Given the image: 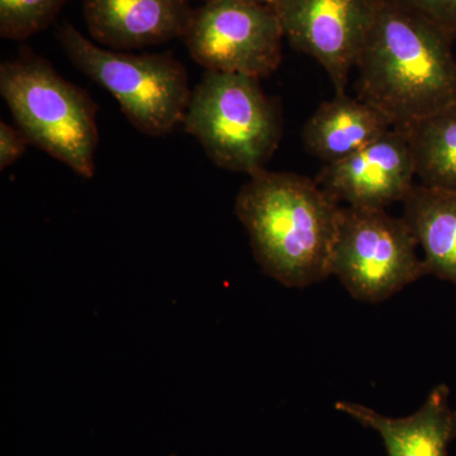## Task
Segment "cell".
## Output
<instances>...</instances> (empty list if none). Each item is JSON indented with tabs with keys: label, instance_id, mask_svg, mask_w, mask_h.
Returning <instances> with one entry per match:
<instances>
[{
	"label": "cell",
	"instance_id": "6da1fadb",
	"mask_svg": "<svg viewBox=\"0 0 456 456\" xmlns=\"http://www.w3.org/2000/svg\"><path fill=\"white\" fill-rule=\"evenodd\" d=\"M455 38L426 18L378 0L360 53L358 98L403 128L456 102Z\"/></svg>",
	"mask_w": 456,
	"mask_h": 456
},
{
	"label": "cell",
	"instance_id": "7a4b0ae2",
	"mask_svg": "<svg viewBox=\"0 0 456 456\" xmlns=\"http://www.w3.org/2000/svg\"><path fill=\"white\" fill-rule=\"evenodd\" d=\"M340 209L316 179L265 169L250 175L235 204L261 270L289 288L331 275Z\"/></svg>",
	"mask_w": 456,
	"mask_h": 456
},
{
	"label": "cell",
	"instance_id": "3957f363",
	"mask_svg": "<svg viewBox=\"0 0 456 456\" xmlns=\"http://www.w3.org/2000/svg\"><path fill=\"white\" fill-rule=\"evenodd\" d=\"M0 94L31 145L83 178L94 176L98 106L86 90L49 60L25 53L0 65Z\"/></svg>",
	"mask_w": 456,
	"mask_h": 456
},
{
	"label": "cell",
	"instance_id": "277c9868",
	"mask_svg": "<svg viewBox=\"0 0 456 456\" xmlns=\"http://www.w3.org/2000/svg\"><path fill=\"white\" fill-rule=\"evenodd\" d=\"M185 131L221 169L248 176L265 169L283 136V114L260 80L206 70L191 92Z\"/></svg>",
	"mask_w": 456,
	"mask_h": 456
},
{
	"label": "cell",
	"instance_id": "5b68a950",
	"mask_svg": "<svg viewBox=\"0 0 456 456\" xmlns=\"http://www.w3.org/2000/svg\"><path fill=\"white\" fill-rule=\"evenodd\" d=\"M57 38L75 68L110 92L126 118L147 136H165L184 121L191 90L173 53H123L99 47L70 23Z\"/></svg>",
	"mask_w": 456,
	"mask_h": 456
},
{
	"label": "cell",
	"instance_id": "8992f818",
	"mask_svg": "<svg viewBox=\"0 0 456 456\" xmlns=\"http://www.w3.org/2000/svg\"><path fill=\"white\" fill-rule=\"evenodd\" d=\"M416 237L386 209L344 206L330 273L356 301L379 303L428 274Z\"/></svg>",
	"mask_w": 456,
	"mask_h": 456
},
{
	"label": "cell",
	"instance_id": "52a82bcc",
	"mask_svg": "<svg viewBox=\"0 0 456 456\" xmlns=\"http://www.w3.org/2000/svg\"><path fill=\"white\" fill-rule=\"evenodd\" d=\"M284 32L270 3L211 0L194 9L184 40L206 70L264 79L281 62Z\"/></svg>",
	"mask_w": 456,
	"mask_h": 456
},
{
	"label": "cell",
	"instance_id": "ba28073f",
	"mask_svg": "<svg viewBox=\"0 0 456 456\" xmlns=\"http://www.w3.org/2000/svg\"><path fill=\"white\" fill-rule=\"evenodd\" d=\"M270 4L288 42L322 66L335 94L346 93L378 0H270Z\"/></svg>",
	"mask_w": 456,
	"mask_h": 456
},
{
	"label": "cell",
	"instance_id": "9c48e42d",
	"mask_svg": "<svg viewBox=\"0 0 456 456\" xmlns=\"http://www.w3.org/2000/svg\"><path fill=\"white\" fill-rule=\"evenodd\" d=\"M415 178V158L406 132L392 127L353 155L326 164L316 182L340 204L387 209L403 202Z\"/></svg>",
	"mask_w": 456,
	"mask_h": 456
},
{
	"label": "cell",
	"instance_id": "30bf717a",
	"mask_svg": "<svg viewBox=\"0 0 456 456\" xmlns=\"http://www.w3.org/2000/svg\"><path fill=\"white\" fill-rule=\"evenodd\" d=\"M191 0H83L93 40L108 49H143L184 38Z\"/></svg>",
	"mask_w": 456,
	"mask_h": 456
},
{
	"label": "cell",
	"instance_id": "8fae6325",
	"mask_svg": "<svg viewBox=\"0 0 456 456\" xmlns=\"http://www.w3.org/2000/svg\"><path fill=\"white\" fill-rule=\"evenodd\" d=\"M449 395L448 386L439 384L415 413L397 419L353 402H336L335 408L377 431L388 456H446L456 439V410Z\"/></svg>",
	"mask_w": 456,
	"mask_h": 456
},
{
	"label": "cell",
	"instance_id": "7c38bea8",
	"mask_svg": "<svg viewBox=\"0 0 456 456\" xmlns=\"http://www.w3.org/2000/svg\"><path fill=\"white\" fill-rule=\"evenodd\" d=\"M393 126L379 110L346 93L323 102L305 122V150L326 164L336 163L373 142Z\"/></svg>",
	"mask_w": 456,
	"mask_h": 456
},
{
	"label": "cell",
	"instance_id": "4fadbf2b",
	"mask_svg": "<svg viewBox=\"0 0 456 456\" xmlns=\"http://www.w3.org/2000/svg\"><path fill=\"white\" fill-rule=\"evenodd\" d=\"M402 204L428 274L456 284V191L419 183Z\"/></svg>",
	"mask_w": 456,
	"mask_h": 456
},
{
	"label": "cell",
	"instance_id": "5bb4252c",
	"mask_svg": "<svg viewBox=\"0 0 456 456\" xmlns=\"http://www.w3.org/2000/svg\"><path fill=\"white\" fill-rule=\"evenodd\" d=\"M402 130L410 141L419 183L456 191V102Z\"/></svg>",
	"mask_w": 456,
	"mask_h": 456
},
{
	"label": "cell",
	"instance_id": "9a60e30c",
	"mask_svg": "<svg viewBox=\"0 0 456 456\" xmlns=\"http://www.w3.org/2000/svg\"><path fill=\"white\" fill-rule=\"evenodd\" d=\"M66 0H0V36L23 41L53 22Z\"/></svg>",
	"mask_w": 456,
	"mask_h": 456
},
{
	"label": "cell",
	"instance_id": "2e32d148",
	"mask_svg": "<svg viewBox=\"0 0 456 456\" xmlns=\"http://www.w3.org/2000/svg\"><path fill=\"white\" fill-rule=\"evenodd\" d=\"M426 18L456 38V0H388Z\"/></svg>",
	"mask_w": 456,
	"mask_h": 456
},
{
	"label": "cell",
	"instance_id": "e0dca14e",
	"mask_svg": "<svg viewBox=\"0 0 456 456\" xmlns=\"http://www.w3.org/2000/svg\"><path fill=\"white\" fill-rule=\"evenodd\" d=\"M28 145L31 143L20 128L0 122V170L16 164L26 154Z\"/></svg>",
	"mask_w": 456,
	"mask_h": 456
},
{
	"label": "cell",
	"instance_id": "ac0fdd59",
	"mask_svg": "<svg viewBox=\"0 0 456 456\" xmlns=\"http://www.w3.org/2000/svg\"><path fill=\"white\" fill-rule=\"evenodd\" d=\"M200 2L207 3L211 2V0H200ZM257 2L270 3V0H257Z\"/></svg>",
	"mask_w": 456,
	"mask_h": 456
}]
</instances>
